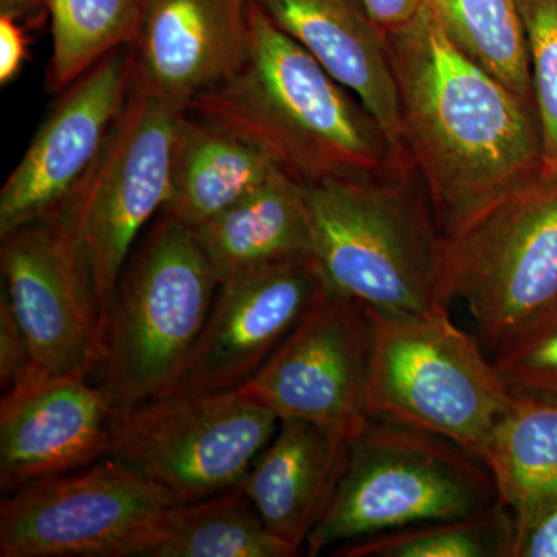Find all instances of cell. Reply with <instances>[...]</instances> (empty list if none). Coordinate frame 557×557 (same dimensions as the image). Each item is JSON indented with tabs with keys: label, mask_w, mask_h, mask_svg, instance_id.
Returning <instances> with one entry per match:
<instances>
[{
	"label": "cell",
	"mask_w": 557,
	"mask_h": 557,
	"mask_svg": "<svg viewBox=\"0 0 557 557\" xmlns=\"http://www.w3.org/2000/svg\"><path fill=\"white\" fill-rule=\"evenodd\" d=\"M387 47L410 159L454 236L542 174L536 109L458 49L429 5Z\"/></svg>",
	"instance_id": "6da1fadb"
},
{
	"label": "cell",
	"mask_w": 557,
	"mask_h": 557,
	"mask_svg": "<svg viewBox=\"0 0 557 557\" xmlns=\"http://www.w3.org/2000/svg\"><path fill=\"white\" fill-rule=\"evenodd\" d=\"M249 27L244 64L186 110L251 143L304 185L416 168L364 104L255 2Z\"/></svg>",
	"instance_id": "7a4b0ae2"
},
{
	"label": "cell",
	"mask_w": 557,
	"mask_h": 557,
	"mask_svg": "<svg viewBox=\"0 0 557 557\" xmlns=\"http://www.w3.org/2000/svg\"><path fill=\"white\" fill-rule=\"evenodd\" d=\"M304 186L313 255L332 292L381 311H448L446 237L417 168Z\"/></svg>",
	"instance_id": "3957f363"
},
{
	"label": "cell",
	"mask_w": 557,
	"mask_h": 557,
	"mask_svg": "<svg viewBox=\"0 0 557 557\" xmlns=\"http://www.w3.org/2000/svg\"><path fill=\"white\" fill-rule=\"evenodd\" d=\"M220 281L196 231L161 212L131 252L94 373L115 412L168 394L207 324Z\"/></svg>",
	"instance_id": "277c9868"
},
{
	"label": "cell",
	"mask_w": 557,
	"mask_h": 557,
	"mask_svg": "<svg viewBox=\"0 0 557 557\" xmlns=\"http://www.w3.org/2000/svg\"><path fill=\"white\" fill-rule=\"evenodd\" d=\"M496 502L493 475L478 456L373 416L348 440L335 491L304 553L314 557L388 531L467 518Z\"/></svg>",
	"instance_id": "5b68a950"
},
{
	"label": "cell",
	"mask_w": 557,
	"mask_h": 557,
	"mask_svg": "<svg viewBox=\"0 0 557 557\" xmlns=\"http://www.w3.org/2000/svg\"><path fill=\"white\" fill-rule=\"evenodd\" d=\"M372 310L370 409L456 443L482 460L512 394L478 338L449 311Z\"/></svg>",
	"instance_id": "8992f818"
},
{
	"label": "cell",
	"mask_w": 557,
	"mask_h": 557,
	"mask_svg": "<svg viewBox=\"0 0 557 557\" xmlns=\"http://www.w3.org/2000/svg\"><path fill=\"white\" fill-rule=\"evenodd\" d=\"M445 282L491 358L557 306V175H539L446 237Z\"/></svg>",
	"instance_id": "52a82bcc"
},
{
	"label": "cell",
	"mask_w": 557,
	"mask_h": 557,
	"mask_svg": "<svg viewBox=\"0 0 557 557\" xmlns=\"http://www.w3.org/2000/svg\"><path fill=\"white\" fill-rule=\"evenodd\" d=\"M175 498L115 458L35 480L0 505L2 557H145Z\"/></svg>",
	"instance_id": "ba28073f"
},
{
	"label": "cell",
	"mask_w": 557,
	"mask_h": 557,
	"mask_svg": "<svg viewBox=\"0 0 557 557\" xmlns=\"http://www.w3.org/2000/svg\"><path fill=\"white\" fill-rule=\"evenodd\" d=\"M278 423L237 391L157 399L113 413L104 457L134 469L177 504H196L239 487Z\"/></svg>",
	"instance_id": "9c48e42d"
},
{
	"label": "cell",
	"mask_w": 557,
	"mask_h": 557,
	"mask_svg": "<svg viewBox=\"0 0 557 557\" xmlns=\"http://www.w3.org/2000/svg\"><path fill=\"white\" fill-rule=\"evenodd\" d=\"M91 171L57 208L0 239L2 293L36 364L50 375L91 376L104 358L100 307L83 251Z\"/></svg>",
	"instance_id": "30bf717a"
},
{
	"label": "cell",
	"mask_w": 557,
	"mask_h": 557,
	"mask_svg": "<svg viewBox=\"0 0 557 557\" xmlns=\"http://www.w3.org/2000/svg\"><path fill=\"white\" fill-rule=\"evenodd\" d=\"M372 310L330 292L276 354L237 388L278 420H302L350 440L372 417Z\"/></svg>",
	"instance_id": "8fae6325"
},
{
	"label": "cell",
	"mask_w": 557,
	"mask_h": 557,
	"mask_svg": "<svg viewBox=\"0 0 557 557\" xmlns=\"http://www.w3.org/2000/svg\"><path fill=\"white\" fill-rule=\"evenodd\" d=\"M182 112L132 86L126 109L91 171L83 251L102 330L131 252L170 199L172 145Z\"/></svg>",
	"instance_id": "7c38bea8"
},
{
	"label": "cell",
	"mask_w": 557,
	"mask_h": 557,
	"mask_svg": "<svg viewBox=\"0 0 557 557\" xmlns=\"http://www.w3.org/2000/svg\"><path fill=\"white\" fill-rule=\"evenodd\" d=\"M329 292L314 255L276 260L220 282L203 332L161 399L237 391Z\"/></svg>",
	"instance_id": "4fadbf2b"
},
{
	"label": "cell",
	"mask_w": 557,
	"mask_h": 557,
	"mask_svg": "<svg viewBox=\"0 0 557 557\" xmlns=\"http://www.w3.org/2000/svg\"><path fill=\"white\" fill-rule=\"evenodd\" d=\"M135 49L124 46L62 90L0 190V239L62 203L94 170L126 109Z\"/></svg>",
	"instance_id": "5bb4252c"
},
{
	"label": "cell",
	"mask_w": 557,
	"mask_h": 557,
	"mask_svg": "<svg viewBox=\"0 0 557 557\" xmlns=\"http://www.w3.org/2000/svg\"><path fill=\"white\" fill-rule=\"evenodd\" d=\"M112 403L86 375L38 369L0 405V490L75 471L106 456Z\"/></svg>",
	"instance_id": "9a60e30c"
},
{
	"label": "cell",
	"mask_w": 557,
	"mask_h": 557,
	"mask_svg": "<svg viewBox=\"0 0 557 557\" xmlns=\"http://www.w3.org/2000/svg\"><path fill=\"white\" fill-rule=\"evenodd\" d=\"M251 0H146L135 40L134 87L186 110L239 70Z\"/></svg>",
	"instance_id": "2e32d148"
},
{
	"label": "cell",
	"mask_w": 557,
	"mask_h": 557,
	"mask_svg": "<svg viewBox=\"0 0 557 557\" xmlns=\"http://www.w3.org/2000/svg\"><path fill=\"white\" fill-rule=\"evenodd\" d=\"M379 121L409 157L387 36L357 0H251ZM412 160V159H410Z\"/></svg>",
	"instance_id": "e0dca14e"
},
{
	"label": "cell",
	"mask_w": 557,
	"mask_h": 557,
	"mask_svg": "<svg viewBox=\"0 0 557 557\" xmlns=\"http://www.w3.org/2000/svg\"><path fill=\"white\" fill-rule=\"evenodd\" d=\"M346 448V440L317 424L281 420L242 480L270 533L298 555L327 508Z\"/></svg>",
	"instance_id": "ac0fdd59"
},
{
	"label": "cell",
	"mask_w": 557,
	"mask_h": 557,
	"mask_svg": "<svg viewBox=\"0 0 557 557\" xmlns=\"http://www.w3.org/2000/svg\"><path fill=\"white\" fill-rule=\"evenodd\" d=\"M278 170L251 143L185 110L175 127L170 199L161 212L197 228L258 189Z\"/></svg>",
	"instance_id": "d6986e66"
},
{
	"label": "cell",
	"mask_w": 557,
	"mask_h": 557,
	"mask_svg": "<svg viewBox=\"0 0 557 557\" xmlns=\"http://www.w3.org/2000/svg\"><path fill=\"white\" fill-rule=\"evenodd\" d=\"M194 231L220 282L276 260L313 255L306 186L282 170Z\"/></svg>",
	"instance_id": "ffe728a7"
},
{
	"label": "cell",
	"mask_w": 557,
	"mask_h": 557,
	"mask_svg": "<svg viewBox=\"0 0 557 557\" xmlns=\"http://www.w3.org/2000/svg\"><path fill=\"white\" fill-rule=\"evenodd\" d=\"M483 463L518 541L557 507V399L512 394L487 440Z\"/></svg>",
	"instance_id": "44dd1931"
},
{
	"label": "cell",
	"mask_w": 557,
	"mask_h": 557,
	"mask_svg": "<svg viewBox=\"0 0 557 557\" xmlns=\"http://www.w3.org/2000/svg\"><path fill=\"white\" fill-rule=\"evenodd\" d=\"M242 487L171 509L145 557H292Z\"/></svg>",
	"instance_id": "7402d4cb"
},
{
	"label": "cell",
	"mask_w": 557,
	"mask_h": 557,
	"mask_svg": "<svg viewBox=\"0 0 557 557\" xmlns=\"http://www.w3.org/2000/svg\"><path fill=\"white\" fill-rule=\"evenodd\" d=\"M428 5L458 49L534 106L525 22L518 0H428Z\"/></svg>",
	"instance_id": "603a6c76"
},
{
	"label": "cell",
	"mask_w": 557,
	"mask_h": 557,
	"mask_svg": "<svg viewBox=\"0 0 557 557\" xmlns=\"http://www.w3.org/2000/svg\"><path fill=\"white\" fill-rule=\"evenodd\" d=\"M145 5L146 0H47L49 89L61 94L112 51L135 44Z\"/></svg>",
	"instance_id": "cb8c5ba5"
},
{
	"label": "cell",
	"mask_w": 557,
	"mask_h": 557,
	"mask_svg": "<svg viewBox=\"0 0 557 557\" xmlns=\"http://www.w3.org/2000/svg\"><path fill=\"white\" fill-rule=\"evenodd\" d=\"M518 525L500 502L467 518L388 531L336 548L341 557H515Z\"/></svg>",
	"instance_id": "d4e9b609"
},
{
	"label": "cell",
	"mask_w": 557,
	"mask_h": 557,
	"mask_svg": "<svg viewBox=\"0 0 557 557\" xmlns=\"http://www.w3.org/2000/svg\"><path fill=\"white\" fill-rule=\"evenodd\" d=\"M525 22L542 174L557 175V0H518Z\"/></svg>",
	"instance_id": "484cf974"
},
{
	"label": "cell",
	"mask_w": 557,
	"mask_h": 557,
	"mask_svg": "<svg viewBox=\"0 0 557 557\" xmlns=\"http://www.w3.org/2000/svg\"><path fill=\"white\" fill-rule=\"evenodd\" d=\"M511 394L557 399V306L493 357Z\"/></svg>",
	"instance_id": "4316f807"
},
{
	"label": "cell",
	"mask_w": 557,
	"mask_h": 557,
	"mask_svg": "<svg viewBox=\"0 0 557 557\" xmlns=\"http://www.w3.org/2000/svg\"><path fill=\"white\" fill-rule=\"evenodd\" d=\"M40 369L9 299L0 293V384L3 394Z\"/></svg>",
	"instance_id": "83f0119b"
},
{
	"label": "cell",
	"mask_w": 557,
	"mask_h": 557,
	"mask_svg": "<svg viewBox=\"0 0 557 557\" xmlns=\"http://www.w3.org/2000/svg\"><path fill=\"white\" fill-rule=\"evenodd\" d=\"M370 21L384 35L405 30L421 16L428 0H357Z\"/></svg>",
	"instance_id": "f1b7e54d"
},
{
	"label": "cell",
	"mask_w": 557,
	"mask_h": 557,
	"mask_svg": "<svg viewBox=\"0 0 557 557\" xmlns=\"http://www.w3.org/2000/svg\"><path fill=\"white\" fill-rule=\"evenodd\" d=\"M27 28L14 17L0 14V84L7 86L20 75L27 60Z\"/></svg>",
	"instance_id": "f546056e"
},
{
	"label": "cell",
	"mask_w": 557,
	"mask_h": 557,
	"mask_svg": "<svg viewBox=\"0 0 557 557\" xmlns=\"http://www.w3.org/2000/svg\"><path fill=\"white\" fill-rule=\"evenodd\" d=\"M515 557H557V507L519 539Z\"/></svg>",
	"instance_id": "4dcf8cb0"
},
{
	"label": "cell",
	"mask_w": 557,
	"mask_h": 557,
	"mask_svg": "<svg viewBox=\"0 0 557 557\" xmlns=\"http://www.w3.org/2000/svg\"><path fill=\"white\" fill-rule=\"evenodd\" d=\"M0 14L14 17L27 27H38L49 16L47 0H0Z\"/></svg>",
	"instance_id": "1f68e13d"
}]
</instances>
